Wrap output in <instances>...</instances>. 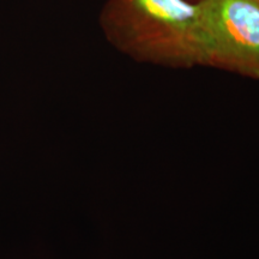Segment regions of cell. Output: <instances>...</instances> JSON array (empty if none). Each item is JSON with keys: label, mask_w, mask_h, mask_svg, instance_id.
Here are the masks:
<instances>
[{"label": "cell", "mask_w": 259, "mask_h": 259, "mask_svg": "<svg viewBox=\"0 0 259 259\" xmlns=\"http://www.w3.org/2000/svg\"><path fill=\"white\" fill-rule=\"evenodd\" d=\"M209 65L259 79V0H199Z\"/></svg>", "instance_id": "7a4b0ae2"}, {"label": "cell", "mask_w": 259, "mask_h": 259, "mask_svg": "<svg viewBox=\"0 0 259 259\" xmlns=\"http://www.w3.org/2000/svg\"><path fill=\"white\" fill-rule=\"evenodd\" d=\"M108 36L128 53L173 65H209L208 35L198 3L109 0L102 16Z\"/></svg>", "instance_id": "6da1fadb"}]
</instances>
